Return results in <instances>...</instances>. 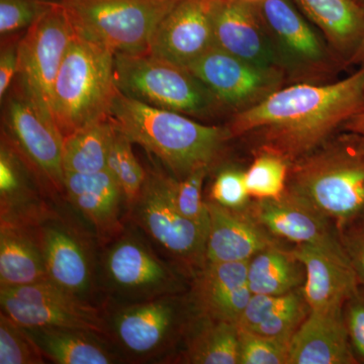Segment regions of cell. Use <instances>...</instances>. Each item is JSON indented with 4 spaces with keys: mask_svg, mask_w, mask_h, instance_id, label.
I'll return each mask as SVG.
<instances>
[{
    "mask_svg": "<svg viewBox=\"0 0 364 364\" xmlns=\"http://www.w3.org/2000/svg\"><path fill=\"white\" fill-rule=\"evenodd\" d=\"M364 109V65L335 82H299L274 91L226 124L232 139L249 138L293 163L329 140Z\"/></svg>",
    "mask_w": 364,
    "mask_h": 364,
    "instance_id": "6da1fadb",
    "label": "cell"
},
{
    "mask_svg": "<svg viewBox=\"0 0 364 364\" xmlns=\"http://www.w3.org/2000/svg\"><path fill=\"white\" fill-rule=\"evenodd\" d=\"M109 119L133 144L154 155L177 181L212 168L232 136L227 126L198 123L181 112L157 109L117 92Z\"/></svg>",
    "mask_w": 364,
    "mask_h": 364,
    "instance_id": "7a4b0ae2",
    "label": "cell"
},
{
    "mask_svg": "<svg viewBox=\"0 0 364 364\" xmlns=\"http://www.w3.org/2000/svg\"><path fill=\"white\" fill-rule=\"evenodd\" d=\"M344 132L291 163L287 183L339 232L364 215V139Z\"/></svg>",
    "mask_w": 364,
    "mask_h": 364,
    "instance_id": "3957f363",
    "label": "cell"
},
{
    "mask_svg": "<svg viewBox=\"0 0 364 364\" xmlns=\"http://www.w3.org/2000/svg\"><path fill=\"white\" fill-rule=\"evenodd\" d=\"M117 92L114 53L76 35L52 90L53 121L64 138L109 119Z\"/></svg>",
    "mask_w": 364,
    "mask_h": 364,
    "instance_id": "277c9868",
    "label": "cell"
},
{
    "mask_svg": "<svg viewBox=\"0 0 364 364\" xmlns=\"http://www.w3.org/2000/svg\"><path fill=\"white\" fill-rule=\"evenodd\" d=\"M128 222L121 234L102 246L100 254L98 280L107 301L139 303L178 294L181 268L160 256L147 236Z\"/></svg>",
    "mask_w": 364,
    "mask_h": 364,
    "instance_id": "5b68a950",
    "label": "cell"
},
{
    "mask_svg": "<svg viewBox=\"0 0 364 364\" xmlns=\"http://www.w3.org/2000/svg\"><path fill=\"white\" fill-rule=\"evenodd\" d=\"M114 78L124 97L188 117L215 116L225 109L188 67L152 53L114 55Z\"/></svg>",
    "mask_w": 364,
    "mask_h": 364,
    "instance_id": "8992f818",
    "label": "cell"
},
{
    "mask_svg": "<svg viewBox=\"0 0 364 364\" xmlns=\"http://www.w3.org/2000/svg\"><path fill=\"white\" fill-rule=\"evenodd\" d=\"M76 35L117 54L149 52L151 40L181 0H57Z\"/></svg>",
    "mask_w": 364,
    "mask_h": 364,
    "instance_id": "52a82bcc",
    "label": "cell"
},
{
    "mask_svg": "<svg viewBox=\"0 0 364 364\" xmlns=\"http://www.w3.org/2000/svg\"><path fill=\"white\" fill-rule=\"evenodd\" d=\"M173 176L147 171L140 196L129 208L128 220L181 270L198 272L205 262L208 236L179 212L174 202Z\"/></svg>",
    "mask_w": 364,
    "mask_h": 364,
    "instance_id": "ba28073f",
    "label": "cell"
},
{
    "mask_svg": "<svg viewBox=\"0 0 364 364\" xmlns=\"http://www.w3.org/2000/svg\"><path fill=\"white\" fill-rule=\"evenodd\" d=\"M254 6L287 82H323L337 70L341 60L294 0H259Z\"/></svg>",
    "mask_w": 364,
    "mask_h": 364,
    "instance_id": "9c48e42d",
    "label": "cell"
},
{
    "mask_svg": "<svg viewBox=\"0 0 364 364\" xmlns=\"http://www.w3.org/2000/svg\"><path fill=\"white\" fill-rule=\"evenodd\" d=\"M176 294L139 301H105L109 339L124 361L151 363L166 353L181 326V301Z\"/></svg>",
    "mask_w": 364,
    "mask_h": 364,
    "instance_id": "30bf717a",
    "label": "cell"
},
{
    "mask_svg": "<svg viewBox=\"0 0 364 364\" xmlns=\"http://www.w3.org/2000/svg\"><path fill=\"white\" fill-rule=\"evenodd\" d=\"M28 228L37 242L50 282L66 291L92 301L100 289L98 263L92 238L56 210Z\"/></svg>",
    "mask_w": 364,
    "mask_h": 364,
    "instance_id": "8fae6325",
    "label": "cell"
},
{
    "mask_svg": "<svg viewBox=\"0 0 364 364\" xmlns=\"http://www.w3.org/2000/svg\"><path fill=\"white\" fill-rule=\"evenodd\" d=\"M75 36L65 9L55 0L26 28L18 44V77L21 91L52 119L53 86Z\"/></svg>",
    "mask_w": 364,
    "mask_h": 364,
    "instance_id": "7c38bea8",
    "label": "cell"
},
{
    "mask_svg": "<svg viewBox=\"0 0 364 364\" xmlns=\"http://www.w3.org/2000/svg\"><path fill=\"white\" fill-rule=\"evenodd\" d=\"M0 306L1 313L26 328L85 330L109 339L104 309L52 282L0 287Z\"/></svg>",
    "mask_w": 364,
    "mask_h": 364,
    "instance_id": "4fadbf2b",
    "label": "cell"
},
{
    "mask_svg": "<svg viewBox=\"0 0 364 364\" xmlns=\"http://www.w3.org/2000/svg\"><path fill=\"white\" fill-rule=\"evenodd\" d=\"M4 138L32 167L46 186L65 193L63 167L64 136L52 119L18 91L6 109Z\"/></svg>",
    "mask_w": 364,
    "mask_h": 364,
    "instance_id": "5bb4252c",
    "label": "cell"
},
{
    "mask_svg": "<svg viewBox=\"0 0 364 364\" xmlns=\"http://www.w3.org/2000/svg\"><path fill=\"white\" fill-rule=\"evenodd\" d=\"M205 83L225 109H250L287 82L282 72L261 68L213 46L188 67Z\"/></svg>",
    "mask_w": 364,
    "mask_h": 364,
    "instance_id": "9a60e30c",
    "label": "cell"
},
{
    "mask_svg": "<svg viewBox=\"0 0 364 364\" xmlns=\"http://www.w3.org/2000/svg\"><path fill=\"white\" fill-rule=\"evenodd\" d=\"M249 214L277 238L314 246L350 264L336 225L289 189L277 200H256Z\"/></svg>",
    "mask_w": 364,
    "mask_h": 364,
    "instance_id": "2e32d148",
    "label": "cell"
},
{
    "mask_svg": "<svg viewBox=\"0 0 364 364\" xmlns=\"http://www.w3.org/2000/svg\"><path fill=\"white\" fill-rule=\"evenodd\" d=\"M222 0H181L158 25L149 52L188 67L215 46V18Z\"/></svg>",
    "mask_w": 364,
    "mask_h": 364,
    "instance_id": "e0dca14e",
    "label": "cell"
},
{
    "mask_svg": "<svg viewBox=\"0 0 364 364\" xmlns=\"http://www.w3.org/2000/svg\"><path fill=\"white\" fill-rule=\"evenodd\" d=\"M64 188L68 202L95 231L100 247L123 232L128 223L123 212L128 207L109 169L91 174L65 172Z\"/></svg>",
    "mask_w": 364,
    "mask_h": 364,
    "instance_id": "ac0fdd59",
    "label": "cell"
},
{
    "mask_svg": "<svg viewBox=\"0 0 364 364\" xmlns=\"http://www.w3.org/2000/svg\"><path fill=\"white\" fill-rule=\"evenodd\" d=\"M214 40L215 46L237 58L286 75L254 4L222 0L215 14Z\"/></svg>",
    "mask_w": 364,
    "mask_h": 364,
    "instance_id": "d6986e66",
    "label": "cell"
},
{
    "mask_svg": "<svg viewBox=\"0 0 364 364\" xmlns=\"http://www.w3.org/2000/svg\"><path fill=\"white\" fill-rule=\"evenodd\" d=\"M210 213L205 261L248 262L256 254L277 246L272 235L249 214L207 202Z\"/></svg>",
    "mask_w": 364,
    "mask_h": 364,
    "instance_id": "ffe728a7",
    "label": "cell"
},
{
    "mask_svg": "<svg viewBox=\"0 0 364 364\" xmlns=\"http://www.w3.org/2000/svg\"><path fill=\"white\" fill-rule=\"evenodd\" d=\"M248 262H205L196 273L193 299L203 318L238 325L252 293Z\"/></svg>",
    "mask_w": 364,
    "mask_h": 364,
    "instance_id": "44dd1931",
    "label": "cell"
},
{
    "mask_svg": "<svg viewBox=\"0 0 364 364\" xmlns=\"http://www.w3.org/2000/svg\"><path fill=\"white\" fill-rule=\"evenodd\" d=\"M343 308L310 311L289 342V364L358 363Z\"/></svg>",
    "mask_w": 364,
    "mask_h": 364,
    "instance_id": "7402d4cb",
    "label": "cell"
},
{
    "mask_svg": "<svg viewBox=\"0 0 364 364\" xmlns=\"http://www.w3.org/2000/svg\"><path fill=\"white\" fill-rule=\"evenodd\" d=\"M291 252L305 269L301 291L310 311L343 308L358 293L360 284L350 264L306 244H298Z\"/></svg>",
    "mask_w": 364,
    "mask_h": 364,
    "instance_id": "603a6c76",
    "label": "cell"
},
{
    "mask_svg": "<svg viewBox=\"0 0 364 364\" xmlns=\"http://www.w3.org/2000/svg\"><path fill=\"white\" fill-rule=\"evenodd\" d=\"M32 167L9 141L2 138L0 150L1 223L30 226L49 214L52 205L30 181ZM35 172V171H33Z\"/></svg>",
    "mask_w": 364,
    "mask_h": 364,
    "instance_id": "cb8c5ba5",
    "label": "cell"
},
{
    "mask_svg": "<svg viewBox=\"0 0 364 364\" xmlns=\"http://www.w3.org/2000/svg\"><path fill=\"white\" fill-rule=\"evenodd\" d=\"M347 65L364 33V6L355 0H294Z\"/></svg>",
    "mask_w": 364,
    "mask_h": 364,
    "instance_id": "d4e9b609",
    "label": "cell"
},
{
    "mask_svg": "<svg viewBox=\"0 0 364 364\" xmlns=\"http://www.w3.org/2000/svg\"><path fill=\"white\" fill-rule=\"evenodd\" d=\"M26 328V327H25ZM45 358L56 364H112L124 358L107 337L65 328H26Z\"/></svg>",
    "mask_w": 364,
    "mask_h": 364,
    "instance_id": "484cf974",
    "label": "cell"
},
{
    "mask_svg": "<svg viewBox=\"0 0 364 364\" xmlns=\"http://www.w3.org/2000/svg\"><path fill=\"white\" fill-rule=\"evenodd\" d=\"M50 282L42 251L28 228L0 224V287Z\"/></svg>",
    "mask_w": 364,
    "mask_h": 364,
    "instance_id": "4316f807",
    "label": "cell"
},
{
    "mask_svg": "<svg viewBox=\"0 0 364 364\" xmlns=\"http://www.w3.org/2000/svg\"><path fill=\"white\" fill-rule=\"evenodd\" d=\"M303 264L291 251L272 246L248 261V284L252 294L279 296L299 289L304 282Z\"/></svg>",
    "mask_w": 364,
    "mask_h": 364,
    "instance_id": "83f0119b",
    "label": "cell"
},
{
    "mask_svg": "<svg viewBox=\"0 0 364 364\" xmlns=\"http://www.w3.org/2000/svg\"><path fill=\"white\" fill-rule=\"evenodd\" d=\"M116 128L111 119L98 122L64 138V172L97 173L107 169Z\"/></svg>",
    "mask_w": 364,
    "mask_h": 364,
    "instance_id": "f1b7e54d",
    "label": "cell"
},
{
    "mask_svg": "<svg viewBox=\"0 0 364 364\" xmlns=\"http://www.w3.org/2000/svg\"><path fill=\"white\" fill-rule=\"evenodd\" d=\"M308 309L310 310L299 289L279 296L252 294L238 327L259 334H272L282 331L291 318Z\"/></svg>",
    "mask_w": 364,
    "mask_h": 364,
    "instance_id": "f546056e",
    "label": "cell"
},
{
    "mask_svg": "<svg viewBox=\"0 0 364 364\" xmlns=\"http://www.w3.org/2000/svg\"><path fill=\"white\" fill-rule=\"evenodd\" d=\"M207 320L208 323L188 344L186 352V363L240 364L238 325L224 321Z\"/></svg>",
    "mask_w": 364,
    "mask_h": 364,
    "instance_id": "4dcf8cb0",
    "label": "cell"
},
{
    "mask_svg": "<svg viewBox=\"0 0 364 364\" xmlns=\"http://www.w3.org/2000/svg\"><path fill=\"white\" fill-rule=\"evenodd\" d=\"M291 163L273 153L258 151L245 171L246 188L255 200H277L289 183Z\"/></svg>",
    "mask_w": 364,
    "mask_h": 364,
    "instance_id": "1f68e13d",
    "label": "cell"
},
{
    "mask_svg": "<svg viewBox=\"0 0 364 364\" xmlns=\"http://www.w3.org/2000/svg\"><path fill=\"white\" fill-rule=\"evenodd\" d=\"M133 145L126 136L116 129L107 159V169L123 191L128 212L140 196L147 178V171L134 154Z\"/></svg>",
    "mask_w": 364,
    "mask_h": 364,
    "instance_id": "d6a6232c",
    "label": "cell"
},
{
    "mask_svg": "<svg viewBox=\"0 0 364 364\" xmlns=\"http://www.w3.org/2000/svg\"><path fill=\"white\" fill-rule=\"evenodd\" d=\"M44 363V354L26 328L0 314V364Z\"/></svg>",
    "mask_w": 364,
    "mask_h": 364,
    "instance_id": "836d02e7",
    "label": "cell"
},
{
    "mask_svg": "<svg viewBox=\"0 0 364 364\" xmlns=\"http://www.w3.org/2000/svg\"><path fill=\"white\" fill-rule=\"evenodd\" d=\"M210 169L200 168L174 181V202L179 212L196 225L205 235L210 230V213L203 198V186Z\"/></svg>",
    "mask_w": 364,
    "mask_h": 364,
    "instance_id": "e575fe53",
    "label": "cell"
},
{
    "mask_svg": "<svg viewBox=\"0 0 364 364\" xmlns=\"http://www.w3.org/2000/svg\"><path fill=\"white\" fill-rule=\"evenodd\" d=\"M240 364H289V342L239 329Z\"/></svg>",
    "mask_w": 364,
    "mask_h": 364,
    "instance_id": "d590c367",
    "label": "cell"
},
{
    "mask_svg": "<svg viewBox=\"0 0 364 364\" xmlns=\"http://www.w3.org/2000/svg\"><path fill=\"white\" fill-rule=\"evenodd\" d=\"M55 0H0L2 37L26 30Z\"/></svg>",
    "mask_w": 364,
    "mask_h": 364,
    "instance_id": "8d00e7d4",
    "label": "cell"
},
{
    "mask_svg": "<svg viewBox=\"0 0 364 364\" xmlns=\"http://www.w3.org/2000/svg\"><path fill=\"white\" fill-rule=\"evenodd\" d=\"M250 198L246 188L245 171L236 168L220 172L210 189V200L230 210H245Z\"/></svg>",
    "mask_w": 364,
    "mask_h": 364,
    "instance_id": "74e56055",
    "label": "cell"
},
{
    "mask_svg": "<svg viewBox=\"0 0 364 364\" xmlns=\"http://www.w3.org/2000/svg\"><path fill=\"white\" fill-rule=\"evenodd\" d=\"M345 305V324L352 348L364 360V287L360 286Z\"/></svg>",
    "mask_w": 364,
    "mask_h": 364,
    "instance_id": "f35d334b",
    "label": "cell"
},
{
    "mask_svg": "<svg viewBox=\"0 0 364 364\" xmlns=\"http://www.w3.org/2000/svg\"><path fill=\"white\" fill-rule=\"evenodd\" d=\"M342 244L359 284L364 287V222H356L340 232Z\"/></svg>",
    "mask_w": 364,
    "mask_h": 364,
    "instance_id": "ab89813d",
    "label": "cell"
},
{
    "mask_svg": "<svg viewBox=\"0 0 364 364\" xmlns=\"http://www.w3.org/2000/svg\"><path fill=\"white\" fill-rule=\"evenodd\" d=\"M18 44L20 40L2 44L0 53V97L4 100L18 72Z\"/></svg>",
    "mask_w": 364,
    "mask_h": 364,
    "instance_id": "60d3db41",
    "label": "cell"
},
{
    "mask_svg": "<svg viewBox=\"0 0 364 364\" xmlns=\"http://www.w3.org/2000/svg\"><path fill=\"white\" fill-rule=\"evenodd\" d=\"M342 130L358 134L361 138L364 139V109L355 116L352 117L348 122H346Z\"/></svg>",
    "mask_w": 364,
    "mask_h": 364,
    "instance_id": "b9f144b4",
    "label": "cell"
},
{
    "mask_svg": "<svg viewBox=\"0 0 364 364\" xmlns=\"http://www.w3.org/2000/svg\"><path fill=\"white\" fill-rule=\"evenodd\" d=\"M364 6V2H363ZM352 64H361V65H364V33L363 39H361L360 44H359L358 49L354 52V54L352 55L349 61L347 62V65H352Z\"/></svg>",
    "mask_w": 364,
    "mask_h": 364,
    "instance_id": "7bdbcfd3",
    "label": "cell"
},
{
    "mask_svg": "<svg viewBox=\"0 0 364 364\" xmlns=\"http://www.w3.org/2000/svg\"><path fill=\"white\" fill-rule=\"evenodd\" d=\"M241 1L250 2V4H256V2L259 1V0H241Z\"/></svg>",
    "mask_w": 364,
    "mask_h": 364,
    "instance_id": "ee69618b",
    "label": "cell"
},
{
    "mask_svg": "<svg viewBox=\"0 0 364 364\" xmlns=\"http://www.w3.org/2000/svg\"><path fill=\"white\" fill-rule=\"evenodd\" d=\"M355 1L360 2V4H363L364 0H355Z\"/></svg>",
    "mask_w": 364,
    "mask_h": 364,
    "instance_id": "f6af8a7d",
    "label": "cell"
},
{
    "mask_svg": "<svg viewBox=\"0 0 364 364\" xmlns=\"http://www.w3.org/2000/svg\"><path fill=\"white\" fill-rule=\"evenodd\" d=\"M358 222H364V215H363V219H361L360 221H358Z\"/></svg>",
    "mask_w": 364,
    "mask_h": 364,
    "instance_id": "bcb514c9",
    "label": "cell"
}]
</instances>
